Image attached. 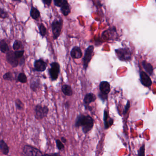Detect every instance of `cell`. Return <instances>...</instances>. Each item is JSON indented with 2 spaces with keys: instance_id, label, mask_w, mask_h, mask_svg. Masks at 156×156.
<instances>
[{
  "instance_id": "603a6c76",
  "label": "cell",
  "mask_w": 156,
  "mask_h": 156,
  "mask_svg": "<svg viewBox=\"0 0 156 156\" xmlns=\"http://www.w3.org/2000/svg\"><path fill=\"white\" fill-rule=\"evenodd\" d=\"M12 47L14 51H19L20 49L23 48V44L21 41H19V40H16L14 42Z\"/></svg>"
},
{
  "instance_id": "484cf974",
  "label": "cell",
  "mask_w": 156,
  "mask_h": 156,
  "mask_svg": "<svg viewBox=\"0 0 156 156\" xmlns=\"http://www.w3.org/2000/svg\"><path fill=\"white\" fill-rule=\"evenodd\" d=\"M39 34L42 37H44L47 34V29L43 23H41L39 26Z\"/></svg>"
},
{
  "instance_id": "f1b7e54d",
  "label": "cell",
  "mask_w": 156,
  "mask_h": 156,
  "mask_svg": "<svg viewBox=\"0 0 156 156\" xmlns=\"http://www.w3.org/2000/svg\"><path fill=\"white\" fill-rule=\"evenodd\" d=\"M56 146H57L58 149L61 151L64 149V145H63V143L62 141L60 140H56Z\"/></svg>"
},
{
  "instance_id": "5bb4252c",
  "label": "cell",
  "mask_w": 156,
  "mask_h": 156,
  "mask_svg": "<svg viewBox=\"0 0 156 156\" xmlns=\"http://www.w3.org/2000/svg\"><path fill=\"white\" fill-rule=\"evenodd\" d=\"M70 55L73 59H80L83 55L81 48L78 46H74L71 51Z\"/></svg>"
},
{
  "instance_id": "9a60e30c",
  "label": "cell",
  "mask_w": 156,
  "mask_h": 156,
  "mask_svg": "<svg viewBox=\"0 0 156 156\" xmlns=\"http://www.w3.org/2000/svg\"><path fill=\"white\" fill-rule=\"evenodd\" d=\"M104 121L105 128L106 129L109 128L112 126L114 120L110 117L108 111L105 109L104 112Z\"/></svg>"
},
{
  "instance_id": "7a4b0ae2",
  "label": "cell",
  "mask_w": 156,
  "mask_h": 156,
  "mask_svg": "<svg viewBox=\"0 0 156 156\" xmlns=\"http://www.w3.org/2000/svg\"><path fill=\"white\" fill-rule=\"evenodd\" d=\"M115 52L118 59L121 62H130L132 59V52L128 47L120 48L115 50Z\"/></svg>"
},
{
  "instance_id": "52a82bcc",
  "label": "cell",
  "mask_w": 156,
  "mask_h": 156,
  "mask_svg": "<svg viewBox=\"0 0 156 156\" xmlns=\"http://www.w3.org/2000/svg\"><path fill=\"white\" fill-rule=\"evenodd\" d=\"M23 152L26 156H42V152L39 149L30 146L26 145L23 148Z\"/></svg>"
},
{
  "instance_id": "3957f363",
  "label": "cell",
  "mask_w": 156,
  "mask_h": 156,
  "mask_svg": "<svg viewBox=\"0 0 156 156\" xmlns=\"http://www.w3.org/2000/svg\"><path fill=\"white\" fill-rule=\"evenodd\" d=\"M54 4L56 7L60 8V11L63 15L67 16L71 12L70 5L66 0H54Z\"/></svg>"
},
{
  "instance_id": "ac0fdd59",
  "label": "cell",
  "mask_w": 156,
  "mask_h": 156,
  "mask_svg": "<svg viewBox=\"0 0 156 156\" xmlns=\"http://www.w3.org/2000/svg\"><path fill=\"white\" fill-rule=\"evenodd\" d=\"M30 15L32 19L34 20H39V18L40 17V13L38 9H36L33 6H32L30 12Z\"/></svg>"
},
{
  "instance_id": "2e32d148",
  "label": "cell",
  "mask_w": 156,
  "mask_h": 156,
  "mask_svg": "<svg viewBox=\"0 0 156 156\" xmlns=\"http://www.w3.org/2000/svg\"><path fill=\"white\" fill-rule=\"evenodd\" d=\"M141 65H142V68L145 70V72L149 76H151L152 75L154 72V68L150 63L148 62L146 60H144L141 62Z\"/></svg>"
},
{
  "instance_id": "277c9868",
  "label": "cell",
  "mask_w": 156,
  "mask_h": 156,
  "mask_svg": "<svg viewBox=\"0 0 156 156\" xmlns=\"http://www.w3.org/2000/svg\"><path fill=\"white\" fill-rule=\"evenodd\" d=\"M63 25V20L61 18L57 20L55 19L52 23V30L53 38L56 40L60 35Z\"/></svg>"
},
{
  "instance_id": "6da1fadb",
  "label": "cell",
  "mask_w": 156,
  "mask_h": 156,
  "mask_svg": "<svg viewBox=\"0 0 156 156\" xmlns=\"http://www.w3.org/2000/svg\"><path fill=\"white\" fill-rule=\"evenodd\" d=\"M94 125V119L88 115H79L77 117L75 121V126L78 128L81 127L82 131L85 134H86L90 131L93 128Z\"/></svg>"
},
{
  "instance_id": "9c48e42d",
  "label": "cell",
  "mask_w": 156,
  "mask_h": 156,
  "mask_svg": "<svg viewBox=\"0 0 156 156\" xmlns=\"http://www.w3.org/2000/svg\"><path fill=\"white\" fill-rule=\"evenodd\" d=\"M139 76L141 83L143 86L147 87L151 86L152 83L151 78L146 72L143 71H140Z\"/></svg>"
},
{
  "instance_id": "7c38bea8",
  "label": "cell",
  "mask_w": 156,
  "mask_h": 156,
  "mask_svg": "<svg viewBox=\"0 0 156 156\" xmlns=\"http://www.w3.org/2000/svg\"><path fill=\"white\" fill-rule=\"evenodd\" d=\"M97 99V97L95 94L93 93H89L85 95L84 99V103L86 107V109H88L90 110V108H91L89 106V105L91 103L95 102Z\"/></svg>"
},
{
  "instance_id": "f546056e",
  "label": "cell",
  "mask_w": 156,
  "mask_h": 156,
  "mask_svg": "<svg viewBox=\"0 0 156 156\" xmlns=\"http://www.w3.org/2000/svg\"><path fill=\"white\" fill-rule=\"evenodd\" d=\"M145 145L143 144L138 151V156H145Z\"/></svg>"
},
{
  "instance_id": "ffe728a7",
  "label": "cell",
  "mask_w": 156,
  "mask_h": 156,
  "mask_svg": "<svg viewBox=\"0 0 156 156\" xmlns=\"http://www.w3.org/2000/svg\"><path fill=\"white\" fill-rule=\"evenodd\" d=\"M62 91L63 94L67 96H71L73 94L72 89L70 86L67 84H64L62 86Z\"/></svg>"
},
{
  "instance_id": "1f68e13d",
  "label": "cell",
  "mask_w": 156,
  "mask_h": 156,
  "mask_svg": "<svg viewBox=\"0 0 156 156\" xmlns=\"http://www.w3.org/2000/svg\"><path fill=\"white\" fill-rule=\"evenodd\" d=\"M130 107V101L128 100L127 102V105H126L125 108H124V114H126L128 112L129 109Z\"/></svg>"
},
{
  "instance_id": "cb8c5ba5",
  "label": "cell",
  "mask_w": 156,
  "mask_h": 156,
  "mask_svg": "<svg viewBox=\"0 0 156 156\" xmlns=\"http://www.w3.org/2000/svg\"><path fill=\"white\" fill-rule=\"evenodd\" d=\"M15 106H16V108L17 109H18L20 111L23 110L24 108V105L22 101L19 99V98H17L16 99V101L15 102Z\"/></svg>"
},
{
  "instance_id": "8fae6325",
  "label": "cell",
  "mask_w": 156,
  "mask_h": 156,
  "mask_svg": "<svg viewBox=\"0 0 156 156\" xmlns=\"http://www.w3.org/2000/svg\"><path fill=\"white\" fill-rule=\"evenodd\" d=\"M34 67L36 72H43L47 69V64L42 59H40L34 62Z\"/></svg>"
},
{
  "instance_id": "d4e9b609",
  "label": "cell",
  "mask_w": 156,
  "mask_h": 156,
  "mask_svg": "<svg viewBox=\"0 0 156 156\" xmlns=\"http://www.w3.org/2000/svg\"><path fill=\"white\" fill-rule=\"evenodd\" d=\"M3 78L6 81H12L14 80V76L12 72H9L4 74L3 76Z\"/></svg>"
},
{
  "instance_id": "836d02e7",
  "label": "cell",
  "mask_w": 156,
  "mask_h": 156,
  "mask_svg": "<svg viewBox=\"0 0 156 156\" xmlns=\"http://www.w3.org/2000/svg\"><path fill=\"white\" fill-rule=\"evenodd\" d=\"M42 156H61L59 154L57 153H53V154H45Z\"/></svg>"
},
{
  "instance_id": "30bf717a",
  "label": "cell",
  "mask_w": 156,
  "mask_h": 156,
  "mask_svg": "<svg viewBox=\"0 0 156 156\" xmlns=\"http://www.w3.org/2000/svg\"><path fill=\"white\" fill-rule=\"evenodd\" d=\"M6 60L7 62L13 67H17L19 63V59L15 56L14 51H10L6 54Z\"/></svg>"
},
{
  "instance_id": "4316f807",
  "label": "cell",
  "mask_w": 156,
  "mask_h": 156,
  "mask_svg": "<svg viewBox=\"0 0 156 156\" xmlns=\"http://www.w3.org/2000/svg\"><path fill=\"white\" fill-rule=\"evenodd\" d=\"M8 17V14L4 9L0 8V19H5Z\"/></svg>"
},
{
  "instance_id": "4dcf8cb0",
  "label": "cell",
  "mask_w": 156,
  "mask_h": 156,
  "mask_svg": "<svg viewBox=\"0 0 156 156\" xmlns=\"http://www.w3.org/2000/svg\"><path fill=\"white\" fill-rule=\"evenodd\" d=\"M98 96L99 97L101 100H103V101H105V100L107 99L108 95L101 94V93H100L99 94Z\"/></svg>"
},
{
  "instance_id": "8992f818",
  "label": "cell",
  "mask_w": 156,
  "mask_h": 156,
  "mask_svg": "<svg viewBox=\"0 0 156 156\" xmlns=\"http://www.w3.org/2000/svg\"><path fill=\"white\" fill-rule=\"evenodd\" d=\"M35 117L37 119H42L47 117L49 113V109L46 106H42L40 105L35 106Z\"/></svg>"
},
{
  "instance_id": "5b68a950",
  "label": "cell",
  "mask_w": 156,
  "mask_h": 156,
  "mask_svg": "<svg viewBox=\"0 0 156 156\" xmlns=\"http://www.w3.org/2000/svg\"><path fill=\"white\" fill-rule=\"evenodd\" d=\"M94 51V46L93 45H90L85 50V55L82 61L83 62V67L86 71L88 67L89 64L93 57Z\"/></svg>"
},
{
  "instance_id": "e575fe53",
  "label": "cell",
  "mask_w": 156,
  "mask_h": 156,
  "mask_svg": "<svg viewBox=\"0 0 156 156\" xmlns=\"http://www.w3.org/2000/svg\"><path fill=\"white\" fill-rule=\"evenodd\" d=\"M24 63H25V59H24V57H23L20 60L19 65L20 66H22V65L24 64Z\"/></svg>"
},
{
  "instance_id": "4fadbf2b",
  "label": "cell",
  "mask_w": 156,
  "mask_h": 156,
  "mask_svg": "<svg viewBox=\"0 0 156 156\" xmlns=\"http://www.w3.org/2000/svg\"><path fill=\"white\" fill-rule=\"evenodd\" d=\"M100 93L108 95L110 92V86L109 83L107 81H102L100 82L99 85Z\"/></svg>"
},
{
  "instance_id": "e0dca14e",
  "label": "cell",
  "mask_w": 156,
  "mask_h": 156,
  "mask_svg": "<svg viewBox=\"0 0 156 156\" xmlns=\"http://www.w3.org/2000/svg\"><path fill=\"white\" fill-rule=\"evenodd\" d=\"M0 150L5 155H8L9 152V147L3 140H0Z\"/></svg>"
},
{
  "instance_id": "7402d4cb",
  "label": "cell",
  "mask_w": 156,
  "mask_h": 156,
  "mask_svg": "<svg viewBox=\"0 0 156 156\" xmlns=\"http://www.w3.org/2000/svg\"><path fill=\"white\" fill-rule=\"evenodd\" d=\"M18 81L20 83H25L28 82V78L25 73H21L19 74L18 75Z\"/></svg>"
},
{
  "instance_id": "44dd1931",
  "label": "cell",
  "mask_w": 156,
  "mask_h": 156,
  "mask_svg": "<svg viewBox=\"0 0 156 156\" xmlns=\"http://www.w3.org/2000/svg\"><path fill=\"white\" fill-rule=\"evenodd\" d=\"M0 51L3 53L6 54L10 51L8 45L5 40H2L0 41Z\"/></svg>"
},
{
  "instance_id": "d590c367",
  "label": "cell",
  "mask_w": 156,
  "mask_h": 156,
  "mask_svg": "<svg viewBox=\"0 0 156 156\" xmlns=\"http://www.w3.org/2000/svg\"><path fill=\"white\" fill-rule=\"evenodd\" d=\"M61 141H62V143H65L67 142V140L64 137H62L61 138Z\"/></svg>"
},
{
  "instance_id": "d6a6232c",
  "label": "cell",
  "mask_w": 156,
  "mask_h": 156,
  "mask_svg": "<svg viewBox=\"0 0 156 156\" xmlns=\"http://www.w3.org/2000/svg\"><path fill=\"white\" fill-rule=\"evenodd\" d=\"M52 2V1L51 0H50V1H49V0H42V2L44 4L48 6H50L51 5Z\"/></svg>"
},
{
  "instance_id": "ba28073f",
  "label": "cell",
  "mask_w": 156,
  "mask_h": 156,
  "mask_svg": "<svg viewBox=\"0 0 156 156\" xmlns=\"http://www.w3.org/2000/svg\"><path fill=\"white\" fill-rule=\"evenodd\" d=\"M51 67L49 70V73L52 81H54L58 79L60 73L59 64L56 62H53L50 64Z\"/></svg>"
},
{
  "instance_id": "d6986e66",
  "label": "cell",
  "mask_w": 156,
  "mask_h": 156,
  "mask_svg": "<svg viewBox=\"0 0 156 156\" xmlns=\"http://www.w3.org/2000/svg\"><path fill=\"white\" fill-rule=\"evenodd\" d=\"M40 80L37 78L32 79L30 83V88L33 92H36L40 87Z\"/></svg>"
},
{
  "instance_id": "83f0119b",
  "label": "cell",
  "mask_w": 156,
  "mask_h": 156,
  "mask_svg": "<svg viewBox=\"0 0 156 156\" xmlns=\"http://www.w3.org/2000/svg\"><path fill=\"white\" fill-rule=\"evenodd\" d=\"M24 50H20V51H14L15 56L17 57V59H21L23 57L24 55Z\"/></svg>"
}]
</instances>
